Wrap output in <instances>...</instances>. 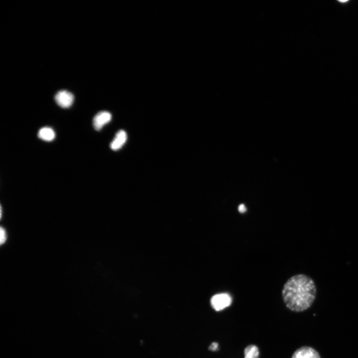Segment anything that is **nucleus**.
Listing matches in <instances>:
<instances>
[{
  "instance_id": "nucleus-1",
  "label": "nucleus",
  "mask_w": 358,
  "mask_h": 358,
  "mask_svg": "<svg viewBox=\"0 0 358 358\" xmlns=\"http://www.w3.org/2000/svg\"><path fill=\"white\" fill-rule=\"evenodd\" d=\"M317 296L314 280L305 274L292 277L285 283L282 291L283 302L289 310L302 312L313 304Z\"/></svg>"
},
{
  "instance_id": "nucleus-2",
  "label": "nucleus",
  "mask_w": 358,
  "mask_h": 358,
  "mask_svg": "<svg viewBox=\"0 0 358 358\" xmlns=\"http://www.w3.org/2000/svg\"><path fill=\"white\" fill-rule=\"evenodd\" d=\"M232 301L233 299L230 295L222 293L212 297L210 299V305L215 311L219 312L230 307L232 305Z\"/></svg>"
},
{
  "instance_id": "nucleus-3",
  "label": "nucleus",
  "mask_w": 358,
  "mask_h": 358,
  "mask_svg": "<svg viewBox=\"0 0 358 358\" xmlns=\"http://www.w3.org/2000/svg\"><path fill=\"white\" fill-rule=\"evenodd\" d=\"M55 100L57 105L62 108H68L73 104L75 97L71 93L62 90L59 91L55 96Z\"/></svg>"
},
{
  "instance_id": "nucleus-4",
  "label": "nucleus",
  "mask_w": 358,
  "mask_h": 358,
  "mask_svg": "<svg viewBox=\"0 0 358 358\" xmlns=\"http://www.w3.org/2000/svg\"><path fill=\"white\" fill-rule=\"evenodd\" d=\"M112 115L107 111H102L98 113L93 119V124L94 128L97 131L101 130L105 125L110 122Z\"/></svg>"
},
{
  "instance_id": "nucleus-5",
  "label": "nucleus",
  "mask_w": 358,
  "mask_h": 358,
  "mask_svg": "<svg viewBox=\"0 0 358 358\" xmlns=\"http://www.w3.org/2000/svg\"><path fill=\"white\" fill-rule=\"evenodd\" d=\"M292 358H321L319 353L314 348L304 346L297 350Z\"/></svg>"
},
{
  "instance_id": "nucleus-6",
  "label": "nucleus",
  "mask_w": 358,
  "mask_h": 358,
  "mask_svg": "<svg viewBox=\"0 0 358 358\" xmlns=\"http://www.w3.org/2000/svg\"><path fill=\"white\" fill-rule=\"evenodd\" d=\"M127 140L126 133L123 130L119 131L112 143L110 148L114 151L120 149Z\"/></svg>"
},
{
  "instance_id": "nucleus-7",
  "label": "nucleus",
  "mask_w": 358,
  "mask_h": 358,
  "mask_svg": "<svg viewBox=\"0 0 358 358\" xmlns=\"http://www.w3.org/2000/svg\"><path fill=\"white\" fill-rule=\"evenodd\" d=\"M38 136L44 141H51L55 138V133L51 128L44 127L40 130Z\"/></svg>"
},
{
  "instance_id": "nucleus-8",
  "label": "nucleus",
  "mask_w": 358,
  "mask_h": 358,
  "mask_svg": "<svg viewBox=\"0 0 358 358\" xmlns=\"http://www.w3.org/2000/svg\"><path fill=\"white\" fill-rule=\"evenodd\" d=\"M244 358H259V351L255 345H249L244 350Z\"/></svg>"
},
{
  "instance_id": "nucleus-9",
  "label": "nucleus",
  "mask_w": 358,
  "mask_h": 358,
  "mask_svg": "<svg viewBox=\"0 0 358 358\" xmlns=\"http://www.w3.org/2000/svg\"><path fill=\"white\" fill-rule=\"evenodd\" d=\"M0 235H1V237H0V243H1V245H2L5 243L7 239V234L6 231L3 227H1V230H0Z\"/></svg>"
},
{
  "instance_id": "nucleus-10",
  "label": "nucleus",
  "mask_w": 358,
  "mask_h": 358,
  "mask_svg": "<svg viewBox=\"0 0 358 358\" xmlns=\"http://www.w3.org/2000/svg\"><path fill=\"white\" fill-rule=\"evenodd\" d=\"M219 344L217 342L212 343L209 347V349L211 351H214L218 350Z\"/></svg>"
},
{
  "instance_id": "nucleus-11",
  "label": "nucleus",
  "mask_w": 358,
  "mask_h": 358,
  "mask_svg": "<svg viewBox=\"0 0 358 358\" xmlns=\"http://www.w3.org/2000/svg\"><path fill=\"white\" fill-rule=\"evenodd\" d=\"M246 210H247L246 207L244 204H241L239 206V212H240L241 213H244L245 212H246Z\"/></svg>"
},
{
  "instance_id": "nucleus-12",
  "label": "nucleus",
  "mask_w": 358,
  "mask_h": 358,
  "mask_svg": "<svg viewBox=\"0 0 358 358\" xmlns=\"http://www.w3.org/2000/svg\"><path fill=\"white\" fill-rule=\"evenodd\" d=\"M2 206H1V218H2Z\"/></svg>"
}]
</instances>
